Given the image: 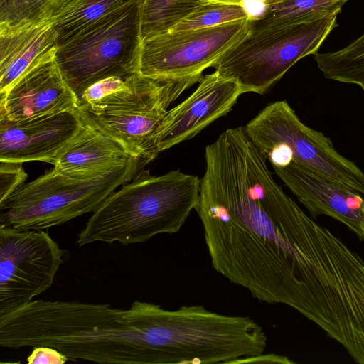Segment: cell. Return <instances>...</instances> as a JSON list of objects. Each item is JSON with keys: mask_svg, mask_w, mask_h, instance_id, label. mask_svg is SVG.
<instances>
[{"mask_svg": "<svg viewBox=\"0 0 364 364\" xmlns=\"http://www.w3.org/2000/svg\"><path fill=\"white\" fill-rule=\"evenodd\" d=\"M314 59L326 78L358 85L364 92V33L341 50L314 54Z\"/></svg>", "mask_w": 364, "mask_h": 364, "instance_id": "cell-19", "label": "cell"}, {"mask_svg": "<svg viewBox=\"0 0 364 364\" xmlns=\"http://www.w3.org/2000/svg\"><path fill=\"white\" fill-rule=\"evenodd\" d=\"M55 53L0 95V119L21 121L76 109L77 97L65 81Z\"/></svg>", "mask_w": 364, "mask_h": 364, "instance_id": "cell-14", "label": "cell"}, {"mask_svg": "<svg viewBox=\"0 0 364 364\" xmlns=\"http://www.w3.org/2000/svg\"><path fill=\"white\" fill-rule=\"evenodd\" d=\"M243 94L240 85L217 71L203 75L196 89L183 102L168 109L153 136L159 153L188 140L226 115Z\"/></svg>", "mask_w": 364, "mask_h": 364, "instance_id": "cell-11", "label": "cell"}, {"mask_svg": "<svg viewBox=\"0 0 364 364\" xmlns=\"http://www.w3.org/2000/svg\"><path fill=\"white\" fill-rule=\"evenodd\" d=\"M348 0H284L269 6L252 27L287 26L307 22L340 11Z\"/></svg>", "mask_w": 364, "mask_h": 364, "instance_id": "cell-18", "label": "cell"}, {"mask_svg": "<svg viewBox=\"0 0 364 364\" xmlns=\"http://www.w3.org/2000/svg\"><path fill=\"white\" fill-rule=\"evenodd\" d=\"M27 177L23 163L0 161V203L23 185Z\"/></svg>", "mask_w": 364, "mask_h": 364, "instance_id": "cell-23", "label": "cell"}, {"mask_svg": "<svg viewBox=\"0 0 364 364\" xmlns=\"http://www.w3.org/2000/svg\"><path fill=\"white\" fill-rule=\"evenodd\" d=\"M56 0H0V33H11L38 23Z\"/></svg>", "mask_w": 364, "mask_h": 364, "instance_id": "cell-21", "label": "cell"}, {"mask_svg": "<svg viewBox=\"0 0 364 364\" xmlns=\"http://www.w3.org/2000/svg\"><path fill=\"white\" fill-rule=\"evenodd\" d=\"M82 124L77 108L27 120L0 119V161L53 164Z\"/></svg>", "mask_w": 364, "mask_h": 364, "instance_id": "cell-12", "label": "cell"}, {"mask_svg": "<svg viewBox=\"0 0 364 364\" xmlns=\"http://www.w3.org/2000/svg\"><path fill=\"white\" fill-rule=\"evenodd\" d=\"M249 18L240 5L208 3L197 8L168 31H182L218 26Z\"/></svg>", "mask_w": 364, "mask_h": 364, "instance_id": "cell-22", "label": "cell"}, {"mask_svg": "<svg viewBox=\"0 0 364 364\" xmlns=\"http://www.w3.org/2000/svg\"><path fill=\"white\" fill-rule=\"evenodd\" d=\"M147 163L134 159L111 168L65 171L53 168L0 203V225L41 230L93 213Z\"/></svg>", "mask_w": 364, "mask_h": 364, "instance_id": "cell-4", "label": "cell"}, {"mask_svg": "<svg viewBox=\"0 0 364 364\" xmlns=\"http://www.w3.org/2000/svg\"><path fill=\"white\" fill-rule=\"evenodd\" d=\"M136 1L56 0L46 17L52 23L58 47L106 16Z\"/></svg>", "mask_w": 364, "mask_h": 364, "instance_id": "cell-17", "label": "cell"}, {"mask_svg": "<svg viewBox=\"0 0 364 364\" xmlns=\"http://www.w3.org/2000/svg\"><path fill=\"white\" fill-rule=\"evenodd\" d=\"M57 48L50 21H42L20 30L0 33V95Z\"/></svg>", "mask_w": 364, "mask_h": 364, "instance_id": "cell-15", "label": "cell"}, {"mask_svg": "<svg viewBox=\"0 0 364 364\" xmlns=\"http://www.w3.org/2000/svg\"><path fill=\"white\" fill-rule=\"evenodd\" d=\"M200 183L197 176L178 169L161 176L141 170L92 213L76 243L129 245L176 233L198 203Z\"/></svg>", "mask_w": 364, "mask_h": 364, "instance_id": "cell-3", "label": "cell"}, {"mask_svg": "<svg viewBox=\"0 0 364 364\" xmlns=\"http://www.w3.org/2000/svg\"><path fill=\"white\" fill-rule=\"evenodd\" d=\"M64 250L43 230L0 225V317L51 287Z\"/></svg>", "mask_w": 364, "mask_h": 364, "instance_id": "cell-9", "label": "cell"}, {"mask_svg": "<svg viewBox=\"0 0 364 364\" xmlns=\"http://www.w3.org/2000/svg\"><path fill=\"white\" fill-rule=\"evenodd\" d=\"M204 3H214V4H235V5H240L242 0H201ZM267 5V8L270 6L277 4L278 3H280L283 1L284 0H264Z\"/></svg>", "mask_w": 364, "mask_h": 364, "instance_id": "cell-27", "label": "cell"}, {"mask_svg": "<svg viewBox=\"0 0 364 364\" xmlns=\"http://www.w3.org/2000/svg\"><path fill=\"white\" fill-rule=\"evenodd\" d=\"M204 156L195 210L213 268L259 301L288 306L309 216L276 183L262 154L250 156L244 169L232 129L208 145Z\"/></svg>", "mask_w": 364, "mask_h": 364, "instance_id": "cell-1", "label": "cell"}, {"mask_svg": "<svg viewBox=\"0 0 364 364\" xmlns=\"http://www.w3.org/2000/svg\"><path fill=\"white\" fill-rule=\"evenodd\" d=\"M252 20L215 26L166 31L141 41L137 73L156 78L203 76L252 31Z\"/></svg>", "mask_w": 364, "mask_h": 364, "instance_id": "cell-8", "label": "cell"}, {"mask_svg": "<svg viewBox=\"0 0 364 364\" xmlns=\"http://www.w3.org/2000/svg\"><path fill=\"white\" fill-rule=\"evenodd\" d=\"M282 363L292 364L294 361L289 360L287 357L275 353L264 354L263 353L257 355L245 357L235 360L233 363Z\"/></svg>", "mask_w": 364, "mask_h": 364, "instance_id": "cell-25", "label": "cell"}, {"mask_svg": "<svg viewBox=\"0 0 364 364\" xmlns=\"http://www.w3.org/2000/svg\"><path fill=\"white\" fill-rule=\"evenodd\" d=\"M141 1L111 13L57 47L55 60L77 100L100 80L137 73Z\"/></svg>", "mask_w": 364, "mask_h": 364, "instance_id": "cell-5", "label": "cell"}, {"mask_svg": "<svg viewBox=\"0 0 364 364\" xmlns=\"http://www.w3.org/2000/svg\"><path fill=\"white\" fill-rule=\"evenodd\" d=\"M201 77L159 78L151 88L122 104L95 110L77 108L134 156L148 164L158 155L153 136L169 106Z\"/></svg>", "mask_w": 364, "mask_h": 364, "instance_id": "cell-10", "label": "cell"}, {"mask_svg": "<svg viewBox=\"0 0 364 364\" xmlns=\"http://www.w3.org/2000/svg\"><path fill=\"white\" fill-rule=\"evenodd\" d=\"M240 6L251 20L259 18L267 9V5L264 0H242Z\"/></svg>", "mask_w": 364, "mask_h": 364, "instance_id": "cell-26", "label": "cell"}, {"mask_svg": "<svg viewBox=\"0 0 364 364\" xmlns=\"http://www.w3.org/2000/svg\"><path fill=\"white\" fill-rule=\"evenodd\" d=\"M265 157L275 146L289 147L293 160L364 196V173L339 154L331 140L304 124L286 100L272 102L244 127Z\"/></svg>", "mask_w": 364, "mask_h": 364, "instance_id": "cell-7", "label": "cell"}, {"mask_svg": "<svg viewBox=\"0 0 364 364\" xmlns=\"http://www.w3.org/2000/svg\"><path fill=\"white\" fill-rule=\"evenodd\" d=\"M272 167L275 174L314 217H331L364 240L362 194L294 160L285 166Z\"/></svg>", "mask_w": 364, "mask_h": 364, "instance_id": "cell-13", "label": "cell"}, {"mask_svg": "<svg viewBox=\"0 0 364 364\" xmlns=\"http://www.w3.org/2000/svg\"><path fill=\"white\" fill-rule=\"evenodd\" d=\"M77 111L82 118V126L56 156L52 164L53 168L65 171H97L140 159L134 156L117 139L93 124L77 108Z\"/></svg>", "mask_w": 364, "mask_h": 364, "instance_id": "cell-16", "label": "cell"}, {"mask_svg": "<svg viewBox=\"0 0 364 364\" xmlns=\"http://www.w3.org/2000/svg\"><path fill=\"white\" fill-rule=\"evenodd\" d=\"M363 213H364V208H363ZM363 233H364V223L363 224Z\"/></svg>", "mask_w": 364, "mask_h": 364, "instance_id": "cell-28", "label": "cell"}, {"mask_svg": "<svg viewBox=\"0 0 364 364\" xmlns=\"http://www.w3.org/2000/svg\"><path fill=\"white\" fill-rule=\"evenodd\" d=\"M340 12L291 26L252 27L249 36L213 68L236 82L243 94L263 95L298 60L316 53L337 26Z\"/></svg>", "mask_w": 364, "mask_h": 364, "instance_id": "cell-6", "label": "cell"}, {"mask_svg": "<svg viewBox=\"0 0 364 364\" xmlns=\"http://www.w3.org/2000/svg\"><path fill=\"white\" fill-rule=\"evenodd\" d=\"M141 318V301L122 309L106 304L37 299L2 318L1 341L13 349L52 347L68 360L151 364Z\"/></svg>", "mask_w": 364, "mask_h": 364, "instance_id": "cell-2", "label": "cell"}, {"mask_svg": "<svg viewBox=\"0 0 364 364\" xmlns=\"http://www.w3.org/2000/svg\"><path fill=\"white\" fill-rule=\"evenodd\" d=\"M204 4L201 0H142L141 39L169 31Z\"/></svg>", "mask_w": 364, "mask_h": 364, "instance_id": "cell-20", "label": "cell"}, {"mask_svg": "<svg viewBox=\"0 0 364 364\" xmlns=\"http://www.w3.org/2000/svg\"><path fill=\"white\" fill-rule=\"evenodd\" d=\"M68 360L67 356L49 346L34 347L26 358L28 364H63Z\"/></svg>", "mask_w": 364, "mask_h": 364, "instance_id": "cell-24", "label": "cell"}]
</instances>
